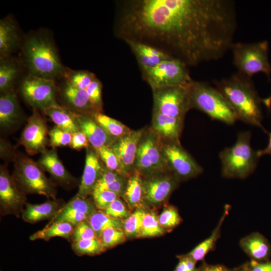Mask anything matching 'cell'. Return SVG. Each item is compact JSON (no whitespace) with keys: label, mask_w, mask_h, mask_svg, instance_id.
Returning <instances> with one entry per match:
<instances>
[{"label":"cell","mask_w":271,"mask_h":271,"mask_svg":"<svg viewBox=\"0 0 271 271\" xmlns=\"http://www.w3.org/2000/svg\"><path fill=\"white\" fill-rule=\"evenodd\" d=\"M161 141L163 155L169 171L180 182L195 178L203 172L202 167L180 143Z\"/></svg>","instance_id":"cell-11"},{"label":"cell","mask_w":271,"mask_h":271,"mask_svg":"<svg viewBox=\"0 0 271 271\" xmlns=\"http://www.w3.org/2000/svg\"><path fill=\"white\" fill-rule=\"evenodd\" d=\"M233 271H248V263H246L239 267L236 268Z\"/></svg>","instance_id":"cell-55"},{"label":"cell","mask_w":271,"mask_h":271,"mask_svg":"<svg viewBox=\"0 0 271 271\" xmlns=\"http://www.w3.org/2000/svg\"><path fill=\"white\" fill-rule=\"evenodd\" d=\"M129 209L143 208L142 176L135 169L128 177L126 187L122 197Z\"/></svg>","instance_id":"cell-28"},{"label":"cell","mask_w":271,"mask_h":271,"mask_svg":"<svg viewBox=\"0 0 271 271\" xmlns=\"http://www.w3.org/2000/svg\"><path fill=\"white\" fill-rule=\"evenodd\" d=\"M38 163L44 171L48 172L55 181L64 187L73 186L77 182L65 168L55 149H46L41 153Z\"/></svg>","instance_id":"cell-18"},{"label":"cell","mask_w":271,"mask_h":271,"mask_svg":"<svg viewBox=\"0 0 271 271\" xmlns=\"http://www.w3.org/2000/svg\"><path fill=\"white\" fill-rule=\"evenodd\" d=\"M229 205H226L224 207L223 213L221 217L219 222L209 237L201 242L191 251L186 254L197 262L203 261L206 255L210 251L213 250L215 246L217 240L220 236V230L226 216L230 210Z\"/></svg>","instance_id":"cell-30"},{"label":"cell","mask_w":271,"mask_h":271,"mask_svg":"<svg viewBox=\"0 0 271 271\" xmlns=\"http://www.w3.org/2000/svg\"><path fill=\"white\" fill-rule=\"evenodd\" d=\"M179 262L174 271H198L196 261L186 254L178 255Z\"/></svg>","instance_id":"cell-48"},{"label":"cell","mask_w":271,"mask_h":271,"mask_svg":"<svg viewBox=\"0 0 271 271\" xmlns=\"http://www.w3.org/2000/svg\"><path fill=\"white\" fill-rule=\"evenodd\" d=\"M187 88L191 109L196 108L212 119L227 124H232L237 119L229 104L216 88L193 80Z\"/></svg>","instance_id":"cell-4"},{"label":"cell","mask_w":271,"mask_h":271,"mask_svg":"<svg viewBox=\"0 0 271 271\" xmlns=\"http://www.w3.org/2000/svg\"><path fill=\"white\" fill-rule=\"evenodd\" d=\"M145 129L146 127L132 130L128 134L116 139L109 147L118 157L127 177L135 169L138 147Z\"/></svg>","instance_id":"cell-16"},{"label":"cell","mask_w":271,"mask_h":271,"mask_svg":"<svg viewBox=\"0 0 271 271\" xmlns=\"http://www.w3.org/2000/svg\"><path fill=\"white\" fill-rule=\"evenodd\" d=\"M198 271H233L223 265H211L203 261L201 265L198 268Z\"/></svg>","instance_id":"cell-52"},{"label":"cell","mask_w":271,"mask_h":271,"mask_svg":"<svg viewBox=\"0 0 271 271\" xmlns=\"http://www.w3.org/2000/svg\"><path fill=\"white\" fill-rule=\"evenodd\" d=\"M74 226L67 222L48 224L46 227L30 236L31 240L44 239L48 241L54 237H61L70 240Z\"/></svg>","instance_id":"cell-31"},{"label":"cell","mask_w":271,"mask_h":271,"mask_svg":"<svg viewBox=\"0 0 271 271\" xmlns=\"http://www.w3.org/2000/svg\"><path fill=\"white\" fill-rule=\"evenodd\" d=\"M158 218L160 225L166 231L177 227L182 221L177 208L170 205L164 207Z\"/></svg>","instance_id":"cell-39"},{"label":"cell","mask_w":271,"mask_h":271,"mask_svg":"<svg viewBox=\"0 0 271 271\" xmlns=\"http://www.w3.org/2000/svg\"><path fill=\"white\" fill-rule=\"evenodd\" d=\"M22 112L14 91L2 94L0 97V126L9 130L16 126L22 119Z\"/></svg>","instance_id":"cell-23"},{"label":"cell","mask_w":271,"mask_h":271,"mask_svg":"<svg viewBox=\"0 0 271 271\" xmlns=\"http://www.w3.org/2000/svg\"><path fill=\"white\" fill-rule=\"evenodd\" d=\"M72 248L74 252L79 256L95 255L106 250L98 237L73 241Z\"/></svg>","instance_id":"cell-35"},{"label":"cell","mask_w":271,"mask_h":271,"mask_svg":"<svg viewBox=\"0 0 271 271\" xmlns=\"http://www.w3.org/2000/svg\"><path fill=\"white\" fill-rule=\"evenodd\" d=\"M50 144L52 149L57 147L70 146L72 133L65 131L62 129L55 126L49 132Z\"/></svg>","instance_id":"cell-42"},{"label":"cell","mask_w":271,"mask_h":271,"mask_svg":"<svg viewBox=\"0 0 271 271\" xmlns=\"http://www.w3.org/2000/svg\"><path fill=\"white\" fill-rule=\"evenodd\" d=\"M248 263V271H271V262L260 263L253 260Z\"/></svg>","instance_id":"cell-51"},{"label":"cell","mask_w":271,"mask_h":271,"mask_svg":"<svg viewBox=\"0 0 271 271\" xmlns=\"http://www.w3.org/2000/svg\"><path fill=\"white\" fill-rule=\"evenodd\" d=\"M62 95L68 108L77 114L92 116L102 112L90 101L86 90L76 88L67 80L63 87Z\"/></svg>","instance_id":"cell-20"},{"label":"cell","mask_w":271,"mask_h":271,"mask_svg":"<svg viewBox=\"0 0 271 271\" xmlns=\"http://www.w3.org/2000/svg\"><path fill=\"white\" fill-rule=\"evenodd\" d=\"M117 7L118 38L153 47L187 66L209 61L224 36L216 0H127Z\"/></svg>","instance_id":"cell-1"},{"label":"cell","mask_w":271,"mask_h":271,"mask_svg":"<svg viewBox=\"0 0 271 271\" xmlns=\"http://www.w3.org/2000/svg\"><path fill=\"white\" fill-rule=\"evenodd\" d=\"M188 84L152 90L153 111L173 117L184 119L186 113L191 109L188 93Z\"/></svg>","instance_id":"cell-10"},{"label":"cell","mask_w":271,"mask_h":271,"mask_svg":"<svg viewBox=\"0 0 271 271\" xmlns=\"http://www.w3.org/2000/svg\"><path fill=\"white\" fill-rule=\"evenodd\" d=\"M49 132L46 122L38 111L34 109L29 118L19 140V144L31 156L42 153L46 149Z\"/></svg>","instance_id":"cell-15"},{"label":"cell","mask_w":271,"mask_h":271,"mask_svg":"<svg viewBox=\"0 0 271 271\" xmlns=\"http://www.w3.org/2000/svg\"><path fill=\"white\" fill-rule=\"evenodd\" d=\"M104 168L96 150L90 146L86 148L83 173L76 195L84 198L91 195Z\"/></svg>","instance_id":"cell-17"},{"label":"cell","mask_w":271,"mask_h":271,"mask_svg":"<svg viewBox=\"0 0 271 271\" xmlns=\"http://www.w3.org/2000/svg\"><path fill=\"white\" fill-rule=\"evenodd\" d=\"M87 221L98 237L101 232L106 229L123 228V219L111 217L98 209L89 216Z\"/></svg>","instance_id":"cell-33"},{"label":"cell","mask_w":271,"mask_h":271,"mask_svg":"<svg viewBox=\"0 0 271 271\" xmlns=\"http://www.w3.org/2000/svg\"><path fill=\"white\" fill-rule=\"evenodd\" d=\"M44 113L63 130L73 133L80 130L77 119V113L67 107L59 105L44 110Z\"/></svg>","instance_id":"cell-27"},{"label":"cell","mask_w":271,"mask_h":271,"mask_svg":"<svg viewBox=\"0 0 271 271\" xmlns=\"http://www.w3.org/2000/svg\"><path fill=\"white\" fill-rule=\"evenodd\" d=\"M63 207L67 210H76L84 213L89 216L97 210L93 200L88 197L81 198L76 195L66 204H64Z\"/></svg>","instance_id":"cell-41"},{"label":"cell","mask_w":271,"mask_h":271,"mask_svg":"<svg viewBox=\"0 0 271 271\" xmlns=\"http://www.w3.org/2000/svg\"><path fill=\"white\" fill-rule=\"evenodd\" d=\"M127 178L122 176H120L109 185L104 190L111 191L115 193L119 197H122L126 187Z\"/></svg>","instance_id":"cell-50"},{"label":"cell","mask_w":271,"mask_h":271,"mask_svg":"<svg viewBox=\"0 0 271 271\" xmlns=\"http://www.w3.org/2000/svg\"><path fill=\"white\" fill-rule=\"evenodd\" d=\"M215 84L216 88L233 110L237 119L259 127L267 132L261 123L263 117L262 99L259 97L250 77L237 72L228 78L216 81Z\"/></svg>","instance_id":"cell-2"},{"label":"cell","mask_w":271,"mask_h":271,"mask_svg":"<svg viewBox=\"0 0 271 271\" xmlns=\"http://www.w3.org/2000/svg\"><path fill=\"white\" fill-rule=\"evenodd\" d=\"M76 117L80 130L85 134L94 149L109 147L116 140L109 135L92 116L77 113Z\"/></svg>","instance_id":"cell-21"},{"label":"cell","mask_w":271,"mask_h":271,"mask_svg":"<svg viewBox=\"0 0 271 271\" xmlns=\"http://www.w3.org/2000/svg\"><path fill=\"white\" fill-rule=\"evenodd\" d=\"M18 28L11 16L0 21V58L10 56L20 43Z\"/></svg>","instance_id":"cell-25"},{"label":"cell","mask_w":271,"mask_h":271,"mask_svg":"<svg viewBox=\"0 0 271 271\" xmlns=\"http://www.w3.org/2000/svg\"><path fill=\"white\" fill-rule=\"evenodd\" d=\"M90 101L100 109L102 110V84L96 77L86 89Z\"/></svg>","instance_id":"cell-45"},{"label":"cell","mask_w":271,"mask_h":271,"mask_svg":"<svg viewBox=\"0 0 271 271\" xmlns=\"http://www.w3.org/2000/svg\"><path fill=\"white\" fill-rule=\"evenodd\" d=\"M124 42L135 55L141 71L152 68L163 61L172 58L147 44L130 40Z\"/></svg>","instance_id":"cell-22"},{"label":"cell","mask_w":271,"mask_h":271,"mask_svg":"<svg viewBox=\"0 0 271 271\" xmlns=\"http://www.w3.org/2000/svg\"><path fill=\"white\" fill-rule=\"evenodd\" d=\"M18 63L10 56L0 59V91L1 94L14 91L19 74Z\"/></svg>","instance_id":"cell-29"},{"label":"cell","mask_w":271,"mask_h":271,"mask_svg":"<svg viewBox=\"0 0 271 271\" xmlns=\"http://www.w3.org/2000/svg\"><path fill=\"white\" fill-rule=\"evenodd\" d=\"M90 145L85 134L81 130L72 133L70 147L75 150H80L87 148Z\"/></svg>","instance_id":"cell-49"},{"label":"cell","mask_w":271,"mask_h":271,"mask_svg":"<svg viewBox=\"0 0 271 271\" xmlns=\"http://www.w3.org/2000/svg\"><path fill=\"white\" fill-rule=\"evenodd\" d=\"M23 52L30 74L54 80L65 76L66 70L55 46L46 34L29 36L24 43Z\"/></svg>","instance_id":"cell-3"},{"label":"cell","mask_w":271,"mask_h":271,"mask_svg":"<svg viewBox=\"0 0 271 271\" xmlns=\"http://www.w3.org/2000/svg\"><path fill=\"white\" fill-rule=\"evenodd\" d=\"M95 150L106 169L128 177L123 171L118 157L110 147H103Z\"/></svg>","instance_id":"cell-37"},{"label":"cell","mask_w":271,"mask_h":271,"mask_svg":"<svg viewBox=\"0 0 271 271\" xmlns=\"http://www.w3.org/2000/svg\"><path fill=\"white\" fill-rule=\"evenodd\" d=\"M13 177L19 189L25 193L45 196L56 199L54 184L45 176L38 163L24 156L16 158Z\"/></svg>","instance_id":"cell-6"},{"label":"cell","mask_w":271,"mask_h":271,"mask_svg":"<svg viewBox=\"0 0 271 271\" xmlns=\"http://www.w3.org/2000/svg\"><path fill=\"white\" fill-rule=\"evenodd\" d=\"M184 120L153 111L151 127L161 140L180 143Z\"/></svg>","instance_id":"cell-19"},{"label":"cell","mask_w":271,"mask_h":271,"mask_svg":"<svg viewBox=\"0 0 271 271\" xmlns=\"http://www.w3.org/2000/svg\"><path fill=\"white\" fill-rule=\"evenodd\" d=\"M180 182L171 172L156 173L142 177L145 206L156 207L166 202Z\"/></svg>","instance_id":"cell-13"},{"label":"cell","mask_w":271,"mask_h":271,"mask_svg":"<svg viewBox=\"0 0 271 271\" xmlns=\"http://www.w3.org/2000/svg\"><path fill=\"white\" fill-rule=\"evenodd\" d=\"M66 80L73 86L86 90L93 79L95 74L88 71L66 70L64 76Z\"/></svg>","instance_id":"cell-38"},{"label":"cell","mask_w":271,"mask_h":271,"mask_svg":"<svg viewBox=\"0 0 271 271\" xmlns=\"http://www.w3.org/2000/svg\"><path fill=\"white\" fill-rule=\"evenodd\" d=\"M101 211L111 217L119 219H125L130 214L120 197L117 198Z\"/></svg>","instance_id":"cell-43"},{"label":"cell","mask_w":271,"mask_h":271,"mask_svg":"<svg viewBox=\"0 0 271 271\" xmlns=\"http://www.w3.org/2000/svg\"><path fill=\"white\" fill-rule=\"evenodd\" d=\"M98 238L107 249L124 242L127 237L123 229L111 228L103 230Z\"/></svg>","instance_id":"cell-40"},{"label":"cell","mask_w":271,"mask_h":271,"mask_svg":"<svg viewBox=\"0 0 271 271\" xmlns=\"http://www.w3.org/2000/svg\"><path fill=\"white\" fill-rule=\"evenodd\" d=\"M64 205L61 201L56 199L40 204L26 203L22 217L26 222L32 224L45 219H52Z\"/></svg>","instance_id":"cell-24"},{"label":"cell","mask_w":271,"mask_h":271,"mask_svg":"<svg viewBox=\"0 0 271 271\" xmlns=\"http://www.w3.org/2000/svg\"><path fill=\"white\" fill-rule=\"evenodd\" d=\"M269 136L268 143L266 147L263 150H260L257 151V154L259 158L265 155H271V132H266Z\"/></svg>","instance_id":"cell-53"},{"label":"cell","mask_w":271,"mask_h":271,"mask_svg":"<svg viewBox=\"0 0 271 271\" xmlns=\"http://www.w3.org/2000/svg\"><path fill=\"white\" fill-rule=\"evenodd\" d=\"M136 162L145 170L170 172L163 155L161 139L151 126L146 127L140 140Z\"/></svg>","instance_id":"cell-12"},{"label":"cell","mask_w":271,"mask_h":271,"mask_svg":"<svg viewBox=\"0 0 271 271\" xmlns=\"http://www.w3.org/2000/svg\"><path fill=\"white\" fill-rule=\"evenodd\" d=\"M166 231L160 225L158 215L154 210H146L138 237H152L162 235Z\"/></svg>","instance_id":"cell-34"},{"label":"cell","mask_w":271,"mask_h":271,"mask_svg":"<svg viewBox=\"0 0 271 271\" xmlns=\"http://www.w3.org/2000/svg\"><path fill=\"white\" fill-rule=\"evenodd\" d=\"M20 92L25 100L34 109L43 112L59 105L56 100L57 89L54 80L30 74L22 81Z\"/></svg>","instance_id":"cell-9"},{"label":"cell","mask_w":271,"mask_h":271,"mask_svg":"<svg viewBox=\"0 0 271 271\" xmlns=\"http://www.w3.org/2000/svg\"><path fill=\"white\" fill-rule=\"evenodd\" d=\"M146 210L143 208H137L127 218L123 220L122 229L126 237H138Z\"/></svg>","instance_id":"cell-36"},{"label":"cell","mask_w":271,"mask_h":271,"mask_svg":"<svg viewBox=\"0 0 271 271\" xmlns=\"http://www.w3.org/2000/svg\"><path fill=\"white\" fill-rule=\"evenodd\" d=\"M98 237L87 220L83 221L74 226L70 240L72 242Z\"/></svg>","instance_id":"cell-44"},{"label":"cell","mask_w":271,"mask_h":271,"mask_svg":"<svg viewBox=\"0 0 271 271\" xmlns=\"http://www.w3.org/2000/svg\"><path fill=\"white\" fill-rule=\"evenodd\" d=\"M26 194L21 191L6 165L0 168V209L3 215L19 217L26 204Z\"/></svg>","instance_id":"cell-14"},{"label":"cell","mask_w":271,"mask_h":271,"mask_svg":"<svg viewBox=\"0 0 271 271\" xmlns=\"http://www.w3.org/2000/svg\"><path fill=\"white\" fill-rule=\"evenodd\" d=\"M95 205L98 210H103L112 201L119 197L115 193L104 190L92 195Z\"/></svg>","instance_id":"cell-47"},{"label":"cell","mask_w":271,"mask_h":271,"mask_svg":"<svg viewBox=\"0 0 271 271\" xmlns=\"http://www.w3.org/2000/svg\"><path fill=\"white\" fill-rule=\"evenodd\" d=\"M92 116L109 135L115 139L128 134L132 130L122 122L102 113V112L95 113Z\"/></svg>","instance_id":"cell-32"},{"label":"cell","mask_w":271,"mask_h":271,"mask_svg":"<svg viewBox=\"0 0 271 271\" xmlns=\"http://www.w3.org/2000/svg\"><path fill=\"white\" fill-rule=\"evenodd\" d=\"M187 67L180 60L172 58L142 73L143 79L154 90L189 83L192 79Z\"/></svg>","instance_id":"cell-8"},{"label":"cell","mask_w":271,"mask_h":271,"mask_svg":"<svg viewBox=\"0 0 271 271\" xmlns=\"http://www.w3.org/2000/svg\"><path fill=\"white\" fill-rule=\"evenodd\" d=\"M262 102L268 109H270L271 107V95L266 98L262 99Z\"/></svg>","instance_id":"cell-54"},{"label":"cell","mask_w":271,"mask_h":271,"mask_svg":"<svg viewBox=\"0 0 271 271\" xmlns=\"http://www.w3.org/2000/svg\"><path fill=\"white\" fill-rule=\"evenodd\" d=\"M233 62L238 72L249 77L262 72L270 79L271 65L268 60V43L266 41L233 43L231 47Z\"/></svg>","instance_id":"cell-7"},{"label":"cell","mask_w":271,"mask_h":271,"mask_svg":"<svg viewBox=\"0 0 271 271\" xmlns=\"http://www.w3.org/2000/svg\"><path fill=\"white\" fill-rule=\"evenodd\" d=\"M250 137L249 131L240 132L235 144L220 153L223 177L244 179L253 172L259 157L251 147Z\"/></svg>","instance_id":"cell-5"},{"label":"cell","mask_w":271,"mask_h":271,"mask_svg":"<svg viewBox=\"0 0 271 271\" xmlns=\"http://www.w3.org/2000/svg\"><path fill=\"white\" fill-rule=\"evenodd\" d=\"M240 246L252 260L258 262L266 259L270 253L267 240L258 232L252 233L242 238Z\"/></svg>","instance_id":"cell-26"},{"label":"cell","mask_w":271,"mask_h":271,"mask_svg":"<svg viewBox=\"0 0 271 271\" xmlns=\"http://www.w3.org/2000/svg\"><path fill=\"white\" fill-rule=\"evenodd\" d=\"M121 176L117 173L110 171L105 167L101 176L93 189L91 195L104 191L109 185Z\"/></svg>","instance_id":"cell-46"}]
</instances>
